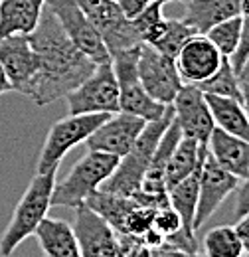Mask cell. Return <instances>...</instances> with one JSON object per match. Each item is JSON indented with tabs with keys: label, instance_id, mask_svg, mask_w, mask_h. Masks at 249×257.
Listing matches in <instances>:
<instances>
[{
	"label": "cell",
	"instance_id": "35",
	"mask_svg": "<svg viewBox=\"0 0 249 257\" xmlns=\"http://www.w3.org/2000/svg\"><path fill=\"white\" fill-rule=\"evenodd\" d=\"M239 16L249 18V0H239Z\"/></svg>",
	"mask_w": 249,
	"mask_h": 257
},
{
	"label": "cell",
	"instance_id": "19",
	"mask_svg": "<svg viewBox=\"0 0 249 257\" xmlns=\"http://www.w3.org/2000/svg\"><path fill=\"white\" fill-rule=\"evenodd\" d=\"M48 0H0V40L12 34H28L38 26Z\"/></svg>",
	"mask_w": 249,
	"mask_h": 257
},
{
	"label": "cell",
	"instance_id": "7",
	"mask_svg": "<svg viewBox=\"0 0 249 257\" xmlns=\"http://www.w3.org/2000/svg\"><path fill=\"white\" fill-rule=\"evenodd\" d=\"M67 111L79 113H107L113 115L119 109V83L111 62L97 64L95 69L67 95Z\"/></svg>",
	"mask_w": 249,
	"mask_h": 257
},
{
	"label": "cell",
	"instance_id": "34",
	"mask_svg": "<svg viewBox=\"0 0 249 257\" xmlns=\"http://www.w3.org/2000/svg\"><path fill=\"white\" fill-rule=\"evenodd\" d=\"M241 105L249 119V81H241Z\"/></svg>",
	"mask_w": 249,
	"mask_h": 257
},
{
	"label": "cell",
	"instance_id": "2",
	"mask_svg": "<svg viewBox=\"0 0 249 257\" xmlns=\"http://www.w3.org/2000/svg\"><path fill=\"white\" fill-rule=\"evenodd\" d=\"M172 119H174V109L172 105H168L162 117H158L155 121H147L135 145L131 147V151L119 159V164L115 166L113 174L101 184V190L121 194V196H133L139 192L145 172L156 151V145Z\"/></svg>",
	"mask_w": 249,
	"mask_h": 257
},
{
	"label": "cell",
	"instance_id": "12",
	"mask_svg": "<svg viewBox=\"0 0 249 257\" xmlns=\"http://www.w3.org/2000/svg\"><path fill=\"white\" fill-rule=\"evenodd\" d=\"M237 186H239V178L223 170L206 151V157L200 168V182H198V206L194 216L196 231L218 212L219 206L229 198V194L237 190Z\"/></svg>",
	"mask_w": 249,
	"mask_h": 257
},
{
	"label": "cell",
	"instance_id": "22",
	"mask_svg": "<svg viewBox=\"0 0 249 257\" xmlns=\"http://www.w3.org/2000/svg\"><path fill=\"white\" fill-rule=\"evenodd\" d=\"M204 95L210 105L214 125L229 135H235L239 139L249 141V119L241 101L231 99V97L210 95V93H204Z\"/></svg>",
	"mask_w": 249,
	"mask_h": 257
},
{
	"label": "cell",
	"instance_id": "38",
	"mask_svg": "<svg viewBox=\"0 0 249 257\" xmlns=\"http://www.w3.org/2000/svg\"><path fill=\"white\" fill-rule=\"evenodd\" d=\"M145 2H153V0H145ZM164 2H166V0H164Z\"/></svg>",
	"mask_w": 249,
	"mask_h": 257
},
{
	"label": "cell",
	"instance_id": "26",
	"mask_svg": "<svg viewBox=\"0 0 249 257\" xmlns=\"http://www.w3.org/2000/svg\"><path fill=\"white\" fill-rule=\"evenodd\" d=\"M164 4H166L164 0H153L131 20L143 44L153 46L164 32V24H166V16L162 12Z\"/></svg>",
	"mask_w": 249,
	"mask_h": 257
},
{
	"label": "cell",
	"instance_id": "15",
	"mask_svg": "<svg viewBox=\"0 0 249 257\" xmlns=\"http://www.w3.org/2000/svg\"><path fill=\"white\" fill-rule=\"evenodd\" d=\"M0 64L12 83V91L30 95L38 73V58L26 34H12L0 40Z\"/></svg>",
	"mask_w": 249,
	"mask_h": 257
},
{
	"label": "cell",
	"instance_id": "14",
	"mask_svg": "<svg viewBox=\"0 0 249 257\" xmlns=\"http://www.w3.org/2000/svg\"><path fill=\"white\" fill-rule=\"evenodd\" d=\"M145 123L147 121L137 117V115L117 111V113L109 115L99 127L95 128L89 135V139L85 141V145L89 151L109 153V155H115L121 159L135 145Z\"/></svg>",
	"mask_w": 249,
	"mask_h": 257
},
{
	"label": "cell",
	"instance_id": "23",
	"mask_svg": "<svg viewBox=\"0 0 249 257\" xmlns=\"http://www.w3.org/2000/svg\"><path fill=\"white\" fill-rule=\"evenodd\" d=\"M200 168L198 166L192 174H188L184 180L168 188V204L178 212L182 231L196 237V227H194V216H196V206H198V182H200Z\"/></svg>",
	"mask_w": 249,
	"mask_h": 257
},
{
	"label": "cell",
	"instance_id": "11",
	"mask_svg": "<svg viewBox=\"0 0 249 257\" xmlns=\"http://www.w3.org/2000/svg\"><path fill=\"white\" fill-rule=\"evenodd\" d=\"M73 216V233L79 245V257H123L115 229L87 204H81Z\"/></svg>",
	"mask_w": 249,
	"mask_h": 257
},
{
	"label": "cell",
	"instance_id": "6",
	"mask_svg": "<svg viewBox=\"0 0 249 257\" xmlns=\"http://www.w3.org/2000/svg\"><path fill=\"white\" fill-rule=\"evenodd\" d=\"M109 115L107 113H79L67 115L56 121L44 141L40 159H38V172H52L58 170L65 155L85 143L89 135L99 127Z\"/></svg>",
	"mask_w": 249,
	"mask_h": 257
},
{
	"label": "cell",
	"instance_id": "18",
	"mask_svg": "<svg viewBox=\"0 0 249 257\" xmlns=\"http://www.w3.org/2000/svg\"><path fill=\"white\" fill-rule=\"evenodd\" d=\"M40 249L48 257H79V245L73 233V227L58 220V218H44L34 229Z\"/></svg>",
	"mask_w": 249,
	"mask_h": 257
},
{
	"label": "cell",
	"instance_id": "25",
	"mask_svg": "<svg viewBox=\"0 0 249 257\" xmlns=\"http://www.w3.org/2000/svg\"><path fill=\"white\" fill-rule=\"evenodd\" d=\"M202 251L210 257H239L243 255L241 241L233 225H216L212 227L204 239Z\"/></svg>",
	"mask_w": 249,
	"mask_h": 257
},
{
	"label": "cell",
	"instance_id": "36",
	"mask_svg": "<svg viewBox=\"0 0 249 257\" xmlns=\"http://www.w3.org/2000/svg\"><path fill=\"white\" fill-rule=\"evenodd\" d=\"M239 81H249V58L245 60V64L239 71Z\"/></svg>",
	"mask_w": 249,
	"mask_h": 257
},
{
	"label": "cell",
	"instance_id": "24",
	"mask_svg": "<svg viewBox=\"0 0 249 257\" xmlns=\"http://www.w3.org/2000/svg\"><path fill=\"white\" fill-rule=\"evenodd\" d=\"M196 85L204 93L231 97V99L241 101V81H239L237 71L233 69V65L229 62V58H221V64H219L218 69L208 79H204Z\"/></svg>",
	"mask_w": 249,
	"mask_h": 257
},
{
	"label": "cell",
	"instance_id": "20",
	"mask_svg": "<svg viewBox=\"0 0 249 257\" xmlns=\"http://www.w3.org/2000/svg\"><path fill=\"white\" fill-rule=\"evenodd\" d=\"M182 18L196 34H206L221 20L239 16V0H188Z\"/></svg>",
	"mask_w": 249,
	"mask_h": 257
},
{
	"label": "cell",
	"instance_id": "1",
	"mask_svg": "<svg viewBox=\"0 0 249 257\" xmlns=\"http://www.w3.org/2000/svg\"><path fill=\"white\" fill-rule=\"evenodd\" d=\"M28 40L38 58V73L28 97L40 107L63 99L97 65L69 40L48 4Z\"/></svg>",
	"mask_w": 249,
	"mask_h": 257
},
{
	"label": "cell",
	"instance_id": "30",
	"mask_svg": "<svg viewBox=\"0 0 249 257\" xmlns=\"http://www.w3.org/2000/svg\"><path fill=\"white\" fill-rule=\"evenodd\" d=\"M249 58V18H241V36H239V44H237V48H235V52L231 54V58H229V62L233 65V69L237 71V75H239V71H241V67L245 64V60Z\"/></svg>",
	"mask_w": 249,
	"mask_h": 257
},
{
	"label": "cell",
	"instance_id": "33",
	"mask_svg": "<svg viewBox=\"0 0 249 257\" xmlns=\"http://www.w3.org/2000/svg\"><path fill=\"white\" fill-rule=\"evenodd\" d=\"M10 91H12V83H10V79H8L6 71H4V67L0 64V95H2V93H10Z\"/></svg>",
	"mask_w": 249,
	"mask_h": 257
},
{
	"label": "cell",
	"instance_id": "29",
	"mask_svg": "<svg viewBox=\"0 0 249 257\" xmlns=\"http://www.w3.org/2000/svg\"><path fill=\"white\" fill-rule=\"evenodd\" d=\"M153 227H155L160 235L170 237V235H174L176 231L182 229V222H180L178 212L170 204H166V206L158 208L155 212V216H153Z\"/></svg>",
	"mask_w": 249,
	"mask_h": 257
},
{
	"label": "cell",
	"instance_id": "10",
	"mask_svg": "<svg viewBox=\"0 0 249 257\" xmlns=\"http://www.w3.org/2000/svg\"><path fill=\"white\" fill-rule=\"evenodd\" d=\"M58 22L62 24L63 32L69 36V40L93 62L103 64L111 62V54L101 38V34L95 30V26L89 22L85 12L79 8L75 0H48L46 2Z\"/></svg>",
	"mask_w": 249,
	"mask_h": 257
},
{
	"label": "cell",
	"instance_id": "3",
	"mask_svg": "<svg viewBox=\"0 0 249 257\" xmlns=\"http://www.w3.org/2000/svg\"><path fill=\"white\" fill-rule=\"evenodd\" d=\"M58 170L36 172L28 188L24 190L20 202L14 208V214L0 235V255L10 257L22 241L34 235V229L48 216L52 208V190L56 184Z\"/></svg>",
	"mask_w": 249,
	"mask_h": 257
},
{
	"label": "cell",
	"instance_id": "21",
	"mask_svg": "<svg viewBox=\"0 0 249 257\" xmlns=\"http://www.w3.org/2000/svg\"><path fill=\"white\" fill-rule=\"evenodd\" d=\"M206 151H208V147L198 143L196 139L182 137L178 141V145L174 147L168 162H166V170H164L166 190L172 188L174 184H178L180 180H184L188 174H192L198 166H202Z\"/></svg>",
	"mask_w": 249,
	"mask_h": 257
},
{
	"label": "cell",
	"instance_id": "27",
	"mask_svg": "<svg viewBox=\"0 0 249 257\" xmlns=\"http://www.w3.org/2000/svg\"><path fill=\"white\" fill-rule=\"evenodd\" d=\"M192 26H188L184 20H178V18H166V24H164V32L162 36L153 44V48H156L158 52L170 56V58H176L180 48L186 44L188 40L194 36Z\"/></svg>",
	"mask_w": 249,
	"mask_h": 257
},
{
	"label": "cell",
	"instance_id": "9",
	"mask_svg": "<svg viewBox=\"0 0 249 257\" xmlns=\"http://www.w3.org/2000/svg\"><path fill=\"white\" fill-rule=\"evenodd\" d=\"M137 71L147 93L162 105H172V99L184 85L176 67V60L149 44L141 46Z\"/></svg>",
	"mask_w": 249,
	"mask_h": 257
},
{
	"label": "cell",
	"instance_id": "28",
	"mask_svg": "<svg viewBox=\"0 0 249 257\" xmlns=\"http://www.w3.org/2000/svg\"><path fill=\"white\" fill-rule=\"evenodd\" d=\"M206 36L218 48V52L223 58H231V54L235 52V48L239 44V36H241V16L221 20L219 24L212 26L206 32Z\"/></svg>",
	"mask_w": 249,
	"mask_h": 257
},
{
	"label": "cell",
	"instance_id": "8",
	"mask_svg": "<svg viewBox=\"0 0 249 257\" xmlns=\"http://www.w3.org/2000/svg\"><path fill=\"white\" fill-rule=\"evenodd\" d=\"M85 12L95 30L101 34L109 54H117L131 46L143 44L133 22L127 18L117 0H75Z\"/></svg>",
	"mask_w": 249,
	"mask_h": 257
},
{
	"label": "cell",
	"instance_id": "16",
	"mask_svg": "<svg viewBox=\"0 0 249 257\" xmlns=\"http://www.w3.org/2000/svg\"><path fill=\"white\" fill-rule=\"evenodd\" d=\"M221 54L210 42L206 34H194L186 44L180 48L176 60L178 73L184 83H200L208 79L221 64Z\"/></svg>",
	"mask_w": 249,
	"mask_h": 257
},
{
	"label": "cell",
	"instance_id": "17",
	"mask_svg": "<svg viewBox=\"0 0 249 257\" xmlns=\"http://www.w3.org/2000/svg\"><path fill=\"white\" fill-rule=\"evenodd\" d=\"M208 153L219 166L239 180H243L249 172V141L229 135L219 127H214L206 143Z\"/></svg>",
	"mask_w": 249,
	"mask_h": 257
},
{
	"label": "cell",
	"instance_id": "37",
	"mask_svg": "<svg viewBox=\"0 0 249 257\" xmlns=\"http://www.w3.org/2000/svg\"><path fill=\"white\" fill-rule=\"evenodd\" d=\"M168 2H188V0H166V4H168Z\"/></svg>",
	"mask_w": 249,
	"mask_h": 257
},
{
	"label": "cell",
	"instance_id": "13",
	"mask_svg": "<svg viewBox=\"0 0 249 257\" xmlns=\"http://www.w3.org/2000/svg\"><path fill=\"white\" fill-rule=\"evenodd\" d=\"M172 109H174V119L182 131V137L196 139L198 143L206 145L212 128L216 125L204 91H200V87L194 83H184L176 97L172 99Z\"/></svg>",
	"mask_w": 249,
	"mask_h": 257
},
{
	"label": "cell",
	"instance_id": "31",
	"mask_svg": "<svg viewBox=\"0 0 249 257\" xmlns=\"http://www.w3.org/2000/svg\"><path fill=\"white\" fill-rule=\"evenodd\" d=\"M249 210V172L243 178V184L237 186V202H235V216L239 218Z\"/></svg>",
	"mask_w": 249,
	"mask_h": 257
},
{
	"label": "cell",
	"instance_id": "4",
	"mask_svg": "<svg viewBox=\"0 0 249 257\" xmlns=\"http://www.w3.org/2000/svg\"><path fill=\"white\" fill-rule=\"evenodd\" d=\"M117 164L119 157L87 149V153L69 168L65 178L54 184L52 206L77 208L85 204L101 188V184L113 174Z\"/></svg>",
	"mask_w": 249,
	"mask_h": 257
},
{
	"label": "cell",
	"instance_id": "32",
	"mask_svg": "<svg viewBox=\"0 0 249 257\" xmlns=\"http://www.w3.org/2000/svg\"><path fill=\"white\" fill-rule=\"evenodd\" d=\"M233 227H235L237 237H239V241H241L243 253H247L249 255V210L245 212V214H241V216H239L237 224L233 225Z\"/></svg>",
	"mask_w": 249,
	"mask_h": 257
},
{
	"label": "cell",
	"instance_id": "5",
	"mask_svg": "<svg viewBox=\"0 0 249 257\" xmlns=\"http://www.w3.org/2000/svg\"><path fill=\"white\" fill-rule=\"evenodd\" d=\"M141 46L143 44L131 46V48L121 50L111 56V65H113V71H115V77L119 83V109L125 113L137 115L145 121H155L164 115L168 105L155 101L147 93V89L143 87V83L139 79L137 64H139Z\"/></svg>",
	"mask_w": 249,
	"mask_h": 257
}]
</instances>
